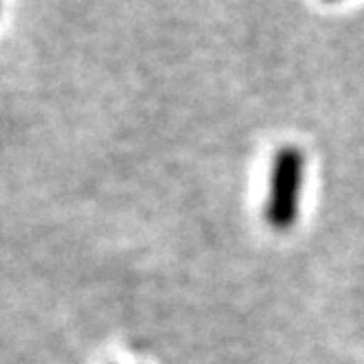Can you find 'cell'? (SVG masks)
<instances>
[{"label": "cell", "mask_w": 364, "mask_h": 364, "mask_svg": "<svg viewBox=\"0 0 364 364\" xmlns=\"http://www.w3.org/2000/svg\"><path fill=\"white\" fill-rule=\"evenodd\" d=\"M305 182V154L296 145H283L277 149L270 169V185L264 218L270 228L290 230L301 213V196Z\"/></svg>", "instance_id": "1"}]
</instances>
